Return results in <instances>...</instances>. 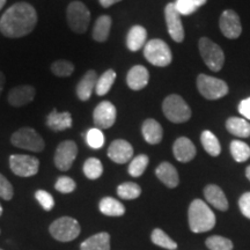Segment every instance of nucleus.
I'll return each instance as SVG.
<instances>
[{
	"mask_svg": "<svg viewBox=\"0 0 250 250\" xmlns=\"http://www.w3.org/2000/svg\"><path fill=\"white\" fill-rule=\"evenodd\" d=\"M0 250H2V249H0Z\"/></svg>",
	"mask_w": 250,
	"mask_h": 250,
	"instance_id": "nucleus-51",
	"label": "nucleus"
},
{
	"mask_svg": "<svg viewBox=\"0 0 250 250\" xmlns=\"http://www.w3.org/2000/svg\"><path fill=\"white\" fill-rule=\"evenodd\" d=\"M115 80H116V72L114 70L105 71L104 73L99 78L98 81H96V86H95L96 94H98L99 96L105 95V94L110 90L112 85H114Z\"/></svg>",
	"mask_w": 250,
	"mask_h": 250,
	"instance_id": "nucleus-30",
	"label": "nucleus"
},
{
	"mask_svg": "<svg viewBox=\"0 0 250 250\" xmlns=\"http://www.w3.org/2000/svg\"><path fill=\"white\" fill-rule=\"evenodd\" d=\"M67 22L71 30L77 34H83L88 29L90 12L81 1H73L67 7Z\"/></svg>",
	"mask_w": 250,
	"mask_h": 250,
	"instance_id": "nucleus-8",
	"label": "nucleus"
},
{
	"mask_svg": "<svg viewBox=\"0 0 250 250\" xmlns=\"http://www.w3.org/2000/svg\"><path fill=\"white\" fill-rule=\"evenodd\" d=\"M197 87L199 93L208 100L221 99L228 93V86L224 80L206 74H199L197 78Z\"/></svg>",
	"mask_w": 250,
	"mask_h": 250,
	"instance_id": "nucleus-9",
	"label": "nucleus"
},
{
	"mask_svg": "<svg viewBox=\"0 0 250 250\" xmlns=\"http://www.w3.org/2000/svg\"><path fill=\"white\" fill-rule=\"evenodd\" d=\"M239 208L241 210L242 214L246 218L250 219V192H246L240 197L239 199Z\"/></svg>",
	"mask_w": 250,
	"mask_h": 250,
	"instance_id": "nucleus-43",
	"label": "nucleus"
},
{
	"mask_svg": "<svg viewBox=\"0 0 250 250\" xmlns=\"http://www.w3.org/2000/svg\"><path fill=\"white\" fill-rule=\"evenodd\" d=\"M230 153L236 162H245L250 158V147L241 140H233L230 143Z\"/></svg>",
	"mask_w": 250,
	"mask_h": 250,
	"instance_id": "nucleus-34",
	"label": "nucleus"
},
{
	"mask_svg": "<svg viewBox=\"0 0 250 250\" xmlns=\"http://www.w3.org/2000/svg\"><path fill=\"white\" fill-rule=\"evenodd\" d=\"M142 132L144 139L151 145H156L162 140L164 137V130L162 126L153 118H148L143 123Z\"/></svg>",
	"mask_w": 250,
	"mask_h": 250,
	"instance_id": "nucleus-24",
	"label": "nucleus"
},
{
	"mask_svg": "<svg viewBox=\"0 0 250 250\" xmlns=\"http://www.w3.org/2000/svg\"><path fill=\"white\" fill-rule=\"evenodd\" d=\"M173 153L175 159L180 162L191 161L196 155V147L191 140L186 137L176 139L173 146Z\"/></svg>",
	"mask_w": 250,
	"mask_h": 250,
	"instance_id": "nucleus-17",
	"label": "nucleus"
},
{
	"mask_svg": "<svg viewBox=\"0 0 250 250\" xmlns=\"http://www.w3.org/2000/svg\"><path fill=\"white\" fill-rule=\"evenodd\" d=\"M117 111L115 105L109 101H102L96 105L93 112V120L98 129H109L116 122Z\"/></svg>",
	"mask_w": 250,
	"mask_h": 250,
	"instance_id": "nucleus-12",
	"label": "nucleus"
},
{
	"mask_svg": "<svg viewBox=\"0 0 250 250\" xmlns=\"http://www.w3.org/2000/svg\"><path fill=\"white\" fill-rule=\"evenodd\" d=\"M165 116L173 123H184L191 117V109L180 95H169L162 103Z\"/></svg>",
	"mask_w": 250,
	"mask_h": 250,
	"instance_id": "nucleus-3",
	"label": "nucleus"
},
{
	"mask_svg": "<svg viewBox=\"0 0 250 250\" xmlns=\"http://www.w3.org/2000/svg\"><path fill=\"white\" fill-rule=\"evenodd\" d=\"M73 121L70 112H58L54 109L46 117V125L52 131H64L71 129Z\"/></svg>",
	"mask_w": 250,
	"mask_h": 250,
	"instance_id": "nucleus-21",
	"label": "nucleus"
},
{
	"mask_svg": "<svg viewBox=\"0 0 250 250\" xmlns=\"http://www.w3.org/2000/svg\"><path fill=\"white\" fill-rule=\"evenodd\" d=\"M144 56L152 65L165 67L171 62V51L162 40H151L144 46Z\"/></svg>",
	"mask_w": 250,
	"mask_h": 250,
	"instance_id": "nucleus-5",
	"label": "nucleus"
},
{
	"mask_svg": "<svg viewBox=\"0 0 250 250\" xmlns=\"http://www.w3.org/2000/svg\"><path fill=\"white\" fill-rule=\"evenodd\" d=\"M239 112L247 121H250V98H247L239 104Z\"/></svg>",
	"mask_w": 250,
	"mask_h": 250,
	"instance_id": "nucleus-44",
	"label": "nucleus"
},
{
	"mask_svg": "<svg viewBox=\"0 0 250 250\" xmlns=\"http://www.w3.org/2000/svg\"><path fill=\"white\" fill-rule=\"evenodd\" d=\"M108 156L115 164H126L133 156V148L129 142L124 139L114 140L108 148Z\"/></svg>",
	"mask_w": 250,
	"mask_h": 250,
	"instance_id": "nucleus-15",
	"label": "nucleus"
},
{
	"mask_svg": "<svg viewBox=\"0 0 250 250\" xmlns=\"http://www.w3.org/2000/svg\"><path fill=\"white\" fill-rule=\"evenodd\" d=\"M146 40H147V31L143 26H133L127 33L126 37V46L130 51H138L144 48L146 44Z\"/></svg>",
	"mask_w": 250,
	"mask_h": 250,
	"instance_id": "nucleus-23",
	"label": "nucleus"
},
{
	"mask_svg": "<svg viewBox=\"0 0 250 250\" xmlns=\"http://www.w3.org/2000/svg\"><path fill=\"white\" fill-rule=\"evenodd\" d=\"M51 71L55 76L57 77H62V78H66L70 77L74 71V65L72 64L71 62L68 61H56L52 62L51 65Z\"/></svg>",
	"mask_w": 250,
	"mask_h": 250,
	"instance_id": "nucleus-37",
	"label": "nucleus"
},
{
	"mask_svg": "<svg viewBox=\"0 0 250 250\" xmlns=\"http://www.w3.org/2000/svg\"><path fill=\"white\" fill-rule=\"evenodd\" d=\"M5 4H6V0H0V11H1V8L4 7Z\"/></svg>",
	"mask_w": 250,
	"mask_h": 250,
	"instance_id": "nucleus-49",
	"label": "nucleus"
},
{
	"mask_svg": "<svg viewBox=\"0 0 250 250\" xmlns=\"http://www.w3.org/2000/svg\"><path fill=\"white\" fill-rule=\"evenodd\" d=\"M151 240L154 245L161 247V248L168 249V250H175L177 249V243L174 241L171 237H169L166 234L164 230L160 228H155L151 234Z\"/></svg>",
	"mask_w": 250,
	"mask_h": 250,
	"instance_id": "nucleus-31",
	"label": "nucleus"
},
{
	"mask_svg": "<svg viewBox=\"0 0 250 250\" xmlns=\"http://www.w3.org/2000/svg\"><path fill=\"white\" fill-rule=\"evenodd\" d=\"M11 143L15 147L31 152H42L44 149V140L31 127H22L13 133Z\"/></svg>",
	"mask_w": 250,
	"mask_h": 250,
	"instance_id": "nucleus-7",
	"label": "nucleus"
},
{
	"mask_svg": "<svg viewBox=\"0 0 250 250\" xmlns=\"http://www.w3.org/2000/svg\"><path fill=\"white\" fill-rule=\"evenodd\" d=\"M117 195L120 196L122 199H126V201H131V199H136L142 195V188H140L137 183L133 182H125L117 188Z\"/></svg>",
	"mask_w": 250,
	"mask_h": 250,
	"instance_id": "nucleus-32",
	"label": "nucleus"
},
{
	"mask_svg": "<svg viewBox=\"0 0 250 250\" xmlns=\"http://www.w3.org/2000/svg\"><path fill=\"white\" fill-rule=\"evenodd\" d=\"M148 162H149V159L147 155L140 154L138 156H136V158H133L132 161L130 162L129 169H127L129 170V174L132 177L142 176L144 171H145L146 168H147Z\"/></svg>",
	"mask_w": 250,
	"mask_h": 250,
	"instance_id": "nucleus-35",
	"label": "nucleus"
},
{
	"mask_svg": "<svg viewBox=\"0 0 250 250\" xmlns=\"http://www.w3.org/2000/svg\"><path fill=\"white\" fill-rule=\"evenodd\" d=\"M78 154L77 144L72 140H65L58 145L55 153V165L59 170L67 171L71 168Z\"/></svg>",
	"mask_w": 250,
	"mask_h": 250,
	"instance_id": "nucleus-11",
	"label": "nucleus"
},
{
	"mask_svg": "<svg viewBox=\"0 0 250 250\" xmlns=\"http://www.w3.org/2000/svg\"><path fill=\"white\" fill-rule=\"evenodd\" d=\"M1 214H2V206L0 204V217H1Z\"/></svg>",
	"mask_w": 250,
	"mask_h": 250,
	"instance_id": "nucleus-50",
	"label": "nucleus"
},
{
	"mask_svg": "<svg viewBox=\"0 0 250 250\" xmlns=\"http://www.w3.org/2000/svg\"><path fill=\"white\" fill-rule=\"evenodd\" d=\"M99 1H100V4H101V6H103V7L108 8L114 4H116V2L122 1V0H99Z\"/></svg>",
	"mask_w": 250,
	"mask_h": 250,
	"instance_id": "nucleus-45",
	"label": "nucleus"
},
{
	"mask_svg": "<svg viewBox=\"0 0 250 250\" xmlns=\"http://www.w3.org/2000/svg\"><path fill=\"white\" fill-rule=\"evenodd\" d=\"M14 190L9 181L2 174H0V197L5 201H11L13 198Z\"/></svg>",
	"mask_w": 250,
	"mask_h": 250,
	"instance_id": "nucleus-42",
	"label": "nucleus"
},
{
	"mask_svg": "<svg viewBox=\"0 0 250 250\" xmlns=\"http://www.w3.org/2000/svg\"><path fill=\"white\" fill-rule=\"evenodd\" d=\"M246 176H247V179H248V180L250 181V166H248V167H247V169H246Z\"/></svg>",
	"mask_w": 250,
	"mask_h": 250,
	"instance_id": "nucleus-48",
	"label": "nucleus"
},
{
	"mask_svg": "<svg viewBox=\"0 0 250 250\" xmlns=\"http://www.w3.org/2000/svg\"><path fill=\"white\" fill-rule=\"evenodd\" d=\"M205 245L210 250H232L233 242L227 237L220 235H213L206 239Z\"/></svg>",
	"mask_w": 250,
	"mask_h": 250,
	"instance_id": "nucleus-36",
	"label": "nucleus"
},
{
	"mask_svg": "<svg viewBox=\"0 0 250 250\" xmlns=\"http://www.w3.org/2000/svg\"><path fill=\"white\" fill-rule=\"evenodd\" d=\"M204 196L206 201L212 206L220 211H227L228 210V201L225 196L223 190L220 189L215 184H208L204 189Z\"/></svg>",
	"mask_w": 250,
	"mask_h": 250,
	"instance_id": "nucleus-22",
	"label": "nucleus"
},
{
	"mask_svg": "<svg viewBox=\"0 0 250 250\" xmlns=\"http://www.w3.org/2000/svg\"><path fill=\"white\" fill-rule=\"evenodd\" d=\"M165 18L167 22L169 35L175 42H182L184 40V29L181 15L176 11L174 4H168L165 8Z\"/></svg>",
	"mask_w": 250,
	"mask_h": 250,
	"instance_id": "nucleus-14",
	"label": "nucleus"
},
{
	"mask_svg": "<svg viewBox=\"0 0 250 250\" xmlns=\"http://www.w3.org/2000/svg\"><path fill=\"white\" fill-rule=\"evenodd\" d=\"M86 142L89 147L94 149L101 148L104 145V136H103L102 130L98 129V127L89 129L88 132L86 133Z\"/></svg>",
	"mask_w": 250,
	"mask_h": 250,
	"instance_id": "nucleus-38",
	"label": "nucleus"
},
{
	"mask_svg": "<svg viewBox=\"0 0 250 250\" xmlns=\"http://www.w3.org/2000/svg\"><path fill=\"white\" fill-rule=\"evenodd\" d=\"M49 230L55 240L61 242H70L79 236L81 228L74 218L62 217L50 225Z\"/></svg>",
	"mask_w": 250,
	"mask_h": 250,
	"instance_id": "nucleus-4",
	"label": "nucleus"
},
{
	"mask_svg": "<svg viewBox=\"0 0 250 250\" xmlns=\"http://www.w3.org/2000/svg\"><path fill=\"white\" fill-rule=\"evenodd\" d=\"M158 179L168 188H176L180 183L179 173H177L176 168L169 162H162L159 165V167L155 170Z\"/></svg>",
	"mask_w": 250,
	"mask_h": 250,
	"instance_id": "nucleus-20",
	"label": "nucleus"
},
{
	"mask_svg": "<svg viewBox=\"0 0 250 250\" xmlns=\"http://www.w3.org/2000/svg\"><path fill=\"white\" fill-rule=\"evenodd\" d=\"M98 74L94 70H89L81 78L79 83L77 85V95L81 101H87L92 96L93 90H95L96 81H98Z\"/></svg>",
	"mask_w": 250,
	"mask_h": 250,
	"instance_id": "nucleus-19",
	"label": "nucleus"
},
{
	"mask_svg": "<svg viewBox=\"0 0 250 250\" xmlns=\"http://www.w3.org/2000/svg\"><path fill=\"white\" fill-rule=\"evenodd\" d=\"M110 28L111 18L108 15H101L94 24L93 39L98 42H105L108 40L109 33H110Z\"/></svg>",
	"mask_w": 250,
	"mask_h": 250,
	"instance_id": "nucleus-28",
	"label": "nucleus"
},
{
	"mask_svg": "<svg viewBox=\"0 0 250 250\" xmlns=\"http://www.w3.org/2000/svg\"><path fill=\"white\" fill-rule=\"evenodd\" d=\"M36 89L33 86L29 85H22L14 87L8 94V103L13 107H23V105L28 104L33 101L35 98Z\"/></svg>",
	"mask_w": 250,
	"mask_h": 250,
	"instance_id": "nucleus-16",
	"label": "nucleus"
},
{
	"mask_svg": "<svg viewBox=\"0 0 250 250\" xmlns=\"http://www.w3.org/2000/svg\"><path fill=\"white\" fill-rule=\"evenodd\" d=\"M219 26H220L221 33L227 39H237L242 33V26L240 22L239 15L232 9H227L221 14Z\"/></svg>",
	"mask_w": 250,
	"mask_h": 250,
	"instance_id": "nucleus-13",
	"label": "nucleus"
},
{
	"mask_svg": "<svg viewBox=\"0 0 250 250\" xmlns=\"http://www.w3.org/2000/svg\"><path fill=\"white\" fill-rule=\"evenodd\" d=\"M101 213L108 217H122L125 213V208L120 201L112 197H104L99 204Z\"/></svg>",
	"mask_w": 250,
	"mask_h": 250,
	"instance_id": "nucleus-27",
	"label": "nucleus"
},
{
	"mask_svg": "<svg viewBox=\"0 0 250 250\" xmlns=\"http://www.w3.org/2000/svg\"><path fill=\"white\" fill-rule=\"evenodd\" d=\"M37 13L28 2L12 5L0 19V31L9 39H20L30 34L36 27Z\"/></svg>",
	"mask_w": 250,
	"mask_h": 250,
	"instance_id": "nucleus-1",
	"label": "nucleus"
},
{
	"mask_svg": "<svg viewBox=\"0 0 250 250\" xmlns=\"http://www.w3.org/2000/svg\"><path fill=\"white\" fill-rule=\"evenodd\" d=\"M199 52L206 66L210 70L218 72L223 68L225 62L224 51L213 41L206 37L199 40Z\"/></svg>",
	"mask_w": 250,
	"mask_h": 250,
	"instance_id": "nucleus-6",
	"label": "nucleus"
},
{
	"mask_svg": "<svg viewBox=\"0 0 250 250\" xmlns=\"http://www.w3.org/2000/svg\"><path fill=\"white\" fill-rule=\"evenodd\" d=\"M149 73L147 68L143 65H136L129 71L126 77V83L131 89L140 90L147 86Z\"/></svg>",
	"mask_w": 250,
	"mask_h": 250,
	"instance_id": "nucleus-18",
	"label": "nucleus"
},
{
	"mask_svg": "<svg viewBox=\"0 0 250 250\" xmlns=\"http://www.w3.org/2000/svg\"><path fill=\"white\" fill-rule=\"evenodd\" d=\"M174 6L180 15H190L195 13L199 7L195 0H176Z\"/></svg>",
	"mask_w": 250,
	"mask_h": 250,
	"instance_id": "nucleus-39",
	"label": "nucleus"
},
{
	"mask_svg": "<svg viewBox=\"0 0 250 250\" xmlns=\"http://www.w3.org/2000/svg\"><path fill=\"white\" fill-rule=\"evenodd\" d=\"M35 198L45 211H51L52 208H54L55 206L54 197L51 196V193L45 191V190H37L35 192Z\"/></svg>",
	"mask_w": 250,
	"mask_h": 250,
	"instance_id": "nucleus-40",
	"label": "nucleus"
},
{
	"mask_svg": "<svg viewBox=\"0 0 250 250\" xmlns=\"http://www.w3.org/2000/svg\"><path fill=\"white\" fill-rule=\"evenodd\" d=\"M9 167L18 176L30 177L39 173L40 161L35 156L13 154L9 156Z\"/></svg>",
	"mask_w": 250,
	"mask_h": 250,
	"instance_id": "nucleus-10",
	"label": "nucleus"
},
{
	"mask_svg": "<svg viewBox=\"0 0 250 250\" xmlns=\"http://www.w3.org/2000/svg\"><path fill=\"white\" fill-rule=\"evenodd\" d=\"M103 173L102 162L96 158L87 159L83 164V174L86 175L87 179L89 180H98L101 177Z\"/></svg>",
	"mask_w": 250,
	"mask_h": 250,
	"instance_id": "nucleus-33",
	"label": "nucleus"
},
{
	"mask_svg": "<svg viewBox=\"0 0 250 250\" xmlns=\"http://www.w3.org/2000/svg\"><path fill=\"white\" fill-rule=\"evenodd\" d=\"M190 230L193 233H205L215 226V215L202 199H195L188 212Z\"/></svg>",
	"mask_w": 250,
	"mask_h": 250,
	"instance_id": "nucleus-2",
	"label": "nucleus"
},
{
	"mask_svg": "<svg viewBox=\"0 0 250 250\" xmlns=\"http://www.w3.org/2000/svg\"><path fill=\"white\" fill-rule=\"evenodd\" d=\"M4 85H5V76L1 71H0V94H1L2 89H4Z\"/></svg>",
	"mask_w": 250,
	"mask_h": 250,
	"instance_id": "nucleus-46",
	"label": "nucleus"
},
{
	"mask_svg": "<svg viewBox=\"0 0 250 250\" xmlns=\"http://www.w3.org/2000/svg\"><path fill=\"white\" fill-rule=\"evenodd\" d=\"M201 142H202L203 147H204L205 151L208 152L211 156H218L220 154L221 152L220 143H219L218 138L211 132V131L206 130L202 133Z\"/></svg>",
	"mask_w": 250,
	"mask_h": 250,
	"instance_id": "nucleus-29",
	"label": "nucleus"
},
{
	"mask_svg": "<svg viewBox=\"0 0 250 250\" xmlns=\"http://www.w3.org/2000/svg\"><path fill=\"white\" fill-rule=\"evenodd\" d=\"M80 250H110V235L107 232L95 234L81 243Z\"/></svg>",
	"mask_w": 250,
	"mask_h": 250,
	"instance_id": "nucleus-25",
	"label": "nucleus"
},
{
	"mask_svg": "<svg viewBox=\"0 0 250 250\" xmlns=\"http://www.w3.org/2000/svg\"><path fill=\"white\" fill-rule=\"evenodd\" d=\"M226 129L233 136L247 138L250 136V123L246 118L230 117L226 122Z\"/></svg>",
	"mask_w": 250,
	"mask_h": 250,
	"instance_id": "nucleus-26",
	"label": "nucleus"
},
{
	"mask_svg": "<svg viewBox=\"0 0 250 250\" xmlns=\"http://www.w3.org/2000/svg\"><path fill=\"white\" fill-rule=\"evenodd\" d=\"M195 1H196V4L198 5V6H203L206 1H208V0H195Z\"/></svg>",
	"mask_w": 250,
	"mask_h": 250,
	"instance_id": "nucleus-47",
	"label": "nucleus"
},
{
	"mask_svg": "<svg viewBox=\"0 0 250 250\" xmlns=\"http://www.w3.org/2000/svg\"><path fill=\"white\" fill-rule=\"evenodd\" d=\"M77 184L71 177L67 176H61L57 180V182L55 184L56 190L62 193H71L76 190Z\"/></svg>",
	"mask_w": 250,
	"mask_h": 250,
	"instance_id": "nucleus-41",
	"label": "nucleus"
}]
</instances>
